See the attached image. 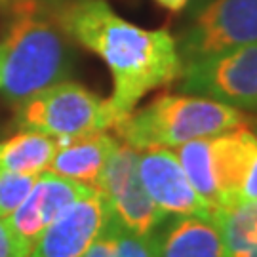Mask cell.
Listing matches in <instances>:
<instances>
[{"instance_id": "cell-1", "label": "cell", "mask_w": 257, "mask_h": 257, "mask_svg": "<svg viewBox=\"0 0 257 257\" xmlns=\"http://www.w3.org/2000/svg\"><path fill=\"white\" fill-rule=\"evenodd\" d=\"M59 25L67 37L99 55L112 74L109 103L118 122L153 90L175 82L183 61L175 38L164 29L138 27L105 0H74L61 6ZM116 122V124H118Z\"/></svg>"}, {"instance_id": "cell-2", "label": "cell", "mask_w": 257, "mask_h": 257, "mask_svg": "<svg viewBox=\"0 0 257 257\" xmlns=\"http://www.w3.org/2000/svg\"><path fill=\"white\" fill-rule=\"evenodd\" d=\"M18 18L2 44L0 92L18 107L31 95L63 82L71 74V50L61 25L38 12L35 0L16 6Z\"/></svg>"}, {"instance_id": "cell-3", "label": "cell", "mask_w": 257, "mask_h": 257, "mask_svg": "<svg viewBox=\"0 0 257 257\" xmlns=\"http://www.w3.org/2000/svg\"><path fill=\"white\" fill-rule=\"evenodd\" d=\"M248 116L238 109L193 93H162L134 109L114 126L122 143L130 147L175 149L187 141L213 138L246 124Z\"/></svg>"}, {"instance_id": "cell-4", "label": "cell", "mask_w": 257, "mask_h": 257, "mask_svg": "<svg viewBox=\"0 0 257 257\" xmlns=\"http://www.w3.org/2000/svg\"><path fill=\"white\" fill-rule=\"evenodd\" d=\"M18 126L54 139H71L114 128L118 116L109 99L76 82H57L18 105Z\"/></svg>"}, {"instance_id": "cell-5", "label": "cell", "mask_w": 257, "mask_h": 257, "mask_svg": "<svg viewBox=\"0 0 257 257\" xmlns=\"http://www.w3.org/2000/svg\"><path fill=\"white\" fill-rule=\"evenodd\" d=\"M175 42L183 65L257 44V0H198Z\"/></svg>"}, {"instance_id": "cell-6", "label": "cell", "mask_w": 257, "mask_h": 257, "mask_svg": "<svg viewBox=\"0 0 257 257\" xmlns=\"http://www.w3.org/2000/svg\"><path fill=\"white\" fill-rule=\"evenodd\" d=\"M181 92L257 114V44L232 48L183 65Z\"/></svg>"}, {"instance_id": "cell-7", "label": "cell", "mask_w": 257, "mask_h": 257, "mask_svg": "<svg viewBox=\"0 0 257 257\" xmlns=\"http://www.w3.org/2000/svg\"><path fill=\"white\" fill-rule=\"evenodd\" d=\"M138 164V149L118 143L95 189L103 196L109 213L124 229L141 236H151L168 215L149 198L139 177Z\"/></svg>"}, {"instance_id": "cell-8", "label": "cell", "mask_w": 257, "mask_h": 257, "mask_svg": "<svg viewBox=\"0 0 257 257\" xmlns=\"http://www.w3.org/2000/svg\"><path fill=\"white\" fill-rule=\"evenodd\" d=\"M210 158L219 210L257 202V138L248 124L210 138Z\"/></svg>"}, {"instance_id": "cell-9", "label": "cell", "mask_w": 257, "mask_h": 257, "mask_svg": "<svg viewBox=\"0 0 257 257\" xmlns=\"http://www.w3.org/2000/svg\"><path fill=\"white\" fill-rule=\"evenodd\" d=\"M139 177L149 198L164 211L174 215H210L215 213L194 191L172 149L139 151Z\"/></svg>"}, {"instance_id": "cell-10", "label": "cell", "mask_w": 257, "mask_h": 257, "mask_svg": "<svg viewBox=\"0 0 257 257\" xmlns=\"http://www.w3.org/2000/svg\"><path fill=\"white\" fill-rule=\"evenodd\" d=\"M109 208L97 189L71 204L31 246L27 257H84L99 234Z\"/></svg>"}, {"instance_id": "cell-11", "label": "cell", "mask_w": 257, "mask_h": 257, "mask_svg": "<svg viewBox=\"0 0 257 257\" xmlns=\"http://www.w3.org/2000/svg\"><path fill=\"white\" fill-rule=\"evenodd\" d=\"M93 187L76 183L67 177L42 172L37 177L31 193L18 210L6 217V223L27 249L38 240V236L63 213L71 204L80 200Z\"/></svg>"}, {"instance_id": "cell-12", "label": "cell", "mask_w": 257, "mask_h": 257, "mask_svg": "<svg viewBox=\"0 0 257 257\" xmlns=\"http://www.w3.org/2000/svg\"><path fill=\"white\" fill-rule=\"evenodd\" d=\"M155 240L158 257H227L219 223L210 215H174Z\"/></svg>"}, {"instance_id": "cell-13", "label": "cell", "mask_w": 257, "mask_h": 257, "mask_svg": "<svg viewBox=\"0 0 257 257\" xmlns=\"http://www.w3.org/2000/svg\"><path fill=\"white\" fill-rule=\"evenodd\" d=\"M118 143V139L109 136L107 132L71 139H57V147L48 172H54L71 181L95 189Z\"/></svg>"}, {"instance_id": "cell-14", "label": "cell", "mask_w": 257, "mask_h": 257, "mask_svg": "<svg viewBox=\"0 0 257 257\" xmlns=\"http://www.w3.org/2000/svg\"><path fill=\"white\" fill-rule=\"evenodd\" d=\"M57 139L33 130H21L18 136L0 141V168L18 174L40 175L48 172Z\"/></svg>"}, {"instance_id": "cell-15", "label": "cell", "mask_w": 257, "mask_h": 257, "mask_svg": "<svg viewBox=\"0 0 257 257\" xmlns=\"http://www.w3.org/2000/svg\"><path fill=\"white\" fill-rule=\"evenodd\" d=\"M215 219L225 242V255L257 257V202L219 210Z\"/></svg>"}, {"instance_id": "cell-16", "label": "cell", "mask_w": 257, "mask_h": 257, "mask_svg": "<svg viewBox=\"0 0 257 257\" xmlns=\"http://www.w3.org/2000/svg\"><path fill=\"white\" fill-rule=\"evenodd\" d=\"M84 257H158L155 232L151 236L136 234L109 213Z\"/></svg>"}, {"instance_id": "cell-17", "label": "cell", "mask_w": 257, "mask_h": 257, "mask_svg": "<svg viewBox=\"0 0 257 257\" xmlns=\"http://www.w3.org/2000/svg\"><path fill=\"white\" fill-rule=\"evenodd\" d=\"M172 151L175 153L187 179L191 181L198 196L210 206L213 213H217L219 211V194H217V187H215L213 172H211L210 138L187 141Z\"/></svg>"}, {"instance_id": "cell-18", "label": "cell", "mask_w": 257, "mask_h": 257, "mask_svg": "<svg viewBox=\"0 0 257 257\" xmlns=\"http://www.w3.org/2000/svg\"><path fill=\"white\" fill-rule=\"evenodd\" d=\"M38 175L18 174L0 168V217L6 219L27 198Z\"/></svg>"}, {"instance_id": "cell-19", "label": "cell", "mask_w": 257, "mask_h": 257, "mask_svg": "<svg viewBox=\"0 0 257 257\" xmlns=\"http://www.w3.org/2000/svg\"><path fill=\"white\" fill-rule=\"evenodd\" d=\"M29 249L14 234L6 219L0 217V257H27Z\"/></svg>"}, {"instance_id": "cell-20", "label": "cell", "mask_w": 257, "mask_h": 257, "mask_svg": "<svg viewBox=\"0 0 257 257\" xmlns=\"http://www.w3.org/2000/svg\"><path fill=\"white\" fill-rule=\"evenodd\" d=\"M155 2L160 4L162 8L170 10V12H181L189 4V0H155Z\"/></svg>"}, {"instance_id": "cell-21", "label": "cell", "mask_w": 257, "mask_h": 257, "mask_svg": "<svg viewBox=\"0 0 257 257\" xmlns=\"http://www.w3.org/2000/svg\"><path fill=\"white\" fill-rule=\"evenodd\" d=\"M23 2H27V0H0V8H16Z\"/></svg>"}, {"instance_id": "cell-22", "label": "cell", "mask_w": 257, "mask_h": 257, "mask_svg": "<svg viewBox=\"0 0 257 257\" xmlns=\"http://www.w3.org/2000/svg\"><path fill=\"white\" fill-rule=\"evenodd\" d=\"M246 124H248V128L253 132V136L257 138V114L255 116H251V118H248L246 120Z\"/></svg>"}, {"instance_id": "cell-23", "label": "cell", "mask_w": 257, "mask_h": 257, "mask_svg": "<svg viewBox=\"0 0 257 257\" xmlns=\"http://www.w3.org/2000/svg\"><path fill=\"white\" fill-rule=\"evenodd\" d=\"M48 2H52L55 6H65V4H69V2H74V0H48Z\"/></svg>"}, {"instance_id": "cell-24", "label": "cell", "mask_w": 257, "mask_h": 257, "mask_svg": "<svg viewBox=\"0 0 257 257\" xmlns=\"http://www.w3.org/2000/svg\"><path fill=\"white\" fill-rule=\"evenodd\" d=\"M0 80H2V44H0Z\"/></svg>"}]
</instances>
